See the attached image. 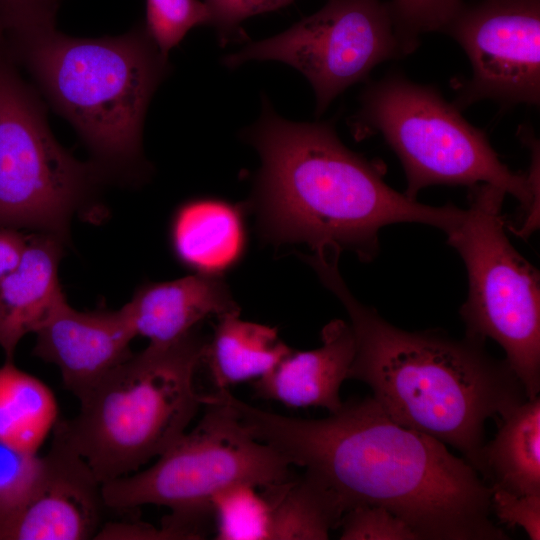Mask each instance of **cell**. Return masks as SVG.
<instances>
[{
	"label": "cell",
	"instance_id": "6da1fadb",
	"mask_svg": "<svg viewBox=\"0 0 540 540\" xmlns=\"http://www.w3.org/2000/svg\"><path fill=\"white\" fill-rule=\"evenodd\" d=\"M224 393L249 432L331 491L344 514L381 506L424 540H505L490 519L491 487L427 434L394 422L373 397L324 419L260 410Z\"/></svg>",
	"mask_w": 540,
	"mask_h": 540
},
{
	"label": "cell",
	"instance_id": "7a4b0ae2",
	"mask_svg": "<svg viewBox=\"0 0 540 540\" xmlns=\"http://www.w3.org/2000/svg\"><path fill=\"white\" fill-rule=\"evenodd\" d=\"M262 108L242 137L261 158L245 206L264 242L346 250L370 262L387 225L421 223L447 234L460 222L464 209L422 204L387 185L383 165L346 147L332 123L286 120L267 98Z\"/></svg>",
	"mask_w": 540,
	"mask_h": 540
},
{
	"label": "cell",
	"instance_id": "3957f363",
	"mask_svg": "<svg viewBox=\"0 0 540 540\" xmlns=\"http://www.w3.org/2000/svg\"><path fill=\"white\" fill-rule=\"evenodd\" d=\"M301 257L350 318L355 355L348 379L367 384L394 422L451 445L476 469L485 421L528 399L506 359L493 357L486 340L475 336L400 329L355 298L339 272L338 255Z\"/></svg>",
	"mask_w": 540,
	"mask_h": 540
},
{
	"label": "cell",
	"instance_id": "277c9868",
	"mask_svg": "<svg viewBox=\"0 0 540 540\" xmlns=\"http://www.w3.org/2000/svg\"><path fill=\"white\" fill-rule=\"evenodd\" d=\"M0 41L107 175L141 163L146 111L170 69L144 25L101 38L72 37L50 27Z\"/></svg>",
	"mask_w": 540,
	"mask_h": 540
},
{
	"label": "cell",
	"instance_id": "5b68a950",
	"mask_svg": "<svg viewBox=\"0 0 540 540\" xmlns=\"http://www.w3.org/2000/svg\"><path fill=\"white\" fill-rule=\"evenodd\" d=\"M207 338L197 328L167 345L132 353L57 421L53 438L75 451L103 484L128 476L182 436L202 395L194 375Z\"/></svg>",
	"mask_w": 540,
	"mask_h": 540
},
{
	"label": "cell",
	"instance_id": "8992f818",
	"mask_svg": "<svg viewBox=\"0 0 540 540\" xmlns=\"http://www.w3.org/2000/svg\"><path fill=\"white\" fill-rule=\"evenodd\" d=\"M349 125L357 140L374 134L384 138L402 164L407 180L404 194L409 199L416 200L431 185L490 184L520 202L526 219L518 234L536 228L539 149L530 148L527 173L510 170L486 133L469 123L434 86L390 72L364 88Z\"/></svg>",
	"mask_w": 540,
	"mask_h": 540
},
{
	"label": "cell",
	"instance_id": "52a82bcc",
	"mask_svg": "<svg viewBox=\"0 0 540 540\" xmlns=\"http://www.w3.org/2000/svg\"><path fill=\"white\" fill-rule=\"evenodd\" d=\"M204 414L157 461L141 472L102 484L107 508L159 505L170 516L205 535L212 499L240 483L263 488L290 477V463L257 440L217 392L202 395Z\"/></svg>",
	"mask_w": 540,
	"mask_h": 540
},
{
	"label": "cell",
	"instance_id": "ba28073f",
	"mask_svg": "<svg viewBox=\"0 0 540 540\" xmlns=\"http://www.w3.org/2000/svg\"><path fill=\"white\" fill-rule=\"evenodd\" d=\"M505 195L490 184L470 187L468 207L446 235L468 274L459 311L465 334L496 341L532 399L540 391V279L506 235Z\"/></svg>",
	"mask_w": 540,
	"mask_h": 540
},
{
	"label": "cell",
	"instance_id": "9c48e42d",
	"mask_svg": "<svg viewBox=\"0 0 540 540\" xmlns=\"http://www.w3.org/2000/svg\"><path fill=\"white\" fill-rule=\"evenodd\" d=\"M105 176L56 141L43 102L0 42V227L65 242L73 215Z\"/></svg>",
	"mask_w": 540,
	"mask_h": 540
},
{
	"label": "cell",
	"instance_id": "30bf717a",
	"mask_svg": "<svg viewBox=\"0 0 540 540\" xmlns=\"http://www.w3.org/2000/svg\"><path fill=\"white\" fill-rule=\"evenodd\" d=\"M404 56L388 2L327 0L287 30L226 55L223 64L236 68L251 60H270L295 68L312 86L316 113L321 114L376 66Z\"/></svg>",
	"mask_w": 540,
	"mask_h": 540
},
{
	"label": "cell",
	"instance_id": "8fae6325",
	"mask_svg": "<svg viewBox=\"0 0 540 540\" xmlns=\"http://www.w3.org/2000/svg\"><path fill=\"white\" fill-rule=\"evenodd\" d=\"M444 33L465 52L469 78L453 84L463 110L483 100L504 108L540 102V0L464 4Z\"/></svg>",
	"mask_w": 540,
	"mask_h": 540
},
{
	"label": "cell",
	"instance_id": "7c38bea8",
	"mask_svg": "<svg viewBox=\"0 0 540 540\" xmlns=\"http://www.w3.org/2000/svg\"><path fill=\"white\" fill-rule=\"evenodd\" d=\"M107 508L102 484L70 447L53 438L27 499L0 518V540L95 538Z\"/></svg>",
	"mask_w": 540,
	"mask_h": 540
},
{
	"label": "cell",
	"instance_id": "4fadbf2b",
	"mask_svg": "<svg viewBox=\"0 0 540 540\" xmlns=\"http://www.w3.org/2000/svg\"><path fill=\"white\" fill-rule=\"evenodd\" d=\"M35 334L33 354L58 367L79 401L132 354L136 337L123 307L81 312L65 297Z\"/></svg>",
	"mask_w": 540,
	"mask_h": 540
},
{
	"label": "cell",
	"instance_id": "5bb4252c",
	"mask_svg": "<svg viewBox=\"0 0 540 540\" xmlns=\"http://www.w3.org/2000/svg\"><path fill=\"white\" fill-rule=\"evenodd\" d=\"M321 346L308 351H291L265 376L254 382L257 397L289 407H322L330 413L343 402L340 387L355 355V338L350 324L336 319L321 331Z\"/></svg>",
	"mask_w": 540,
	"mask_h": 540
},
{
	"label": "cell",
	"instance_id": "9a60e30c",
	"mask_svg": "<svg viewBox=\"0 0 540 540\" xmlns=\"http://www.w3.org/2000/svg\"><path fill=\"white\" fill-rule=\"evenodd\" d=\"M136 336L167 345L209 316L240 310L222 277L193 274L141 285L123 306Z\"/></svg>",
	"mask_w": 540,
	"mask_h": 540
},
{
	"label": "cell",
	"instance_id": "2e32d148",
	"mask_svg": "<svg viewBox=\"0 0 540 540\" xmlns=\"http://www.w3.org/2000/svg\"><path fill=\"white\" fill-rule=\"evenodd\" d=\"M64 241L37 232L27 236L18 264L0 278V347L13 360L17 345L35 333L65 297L58 280Z\"/></svg>",
	"mask_w": 540,
	"mask_h": 540
},
{
	"label": "cell",
	"instance_id": "e0dca14e",
	"mask_svg": "<svg viewBox=\"0 0 540 540\" xmlns=\"http://www.w3.org/2000/svg\"><path fill=\"white\" fill-rule=\"evenodd\" d=\"M245 204L216 197H196L175 210L169 241L175 259L194 274L223 277L247 249Z\"/></svg>",
	"mask_w": 540,
	"mask_h": 540
},
{
	"label": "cell",
	"instance_id": "ac0fdd59",
	"mask_svg": "<svg viewBox=\"0 0 540 540\" xmlns=\"http://www.w3.org/2000/svg\"><path fill=\"white\" fill-rule=\"evenodd\" d=\"M291 351L276 327L244 321L236 310L217 316L202 363L207 365L216 387L228 389L265 376Z\"/></svg>",
	"mask_w": 540,
	"mask_h": 540
},
{
	"label": "cell",
	"instance_id": "d6986e66",
	"mask_svg": "<svg viewBox=\"0 0 540 540\" xmlns=\"http://www.w3.org/2000/svg\"><path fill=\"white\" fill-rule=\"evenodd\" d=\"M495 438L484 444L477 473L518 495L540 494V398L527 399L505 416Z\"/></svg>",
	"mask_w": 540,
	"mask_h": 540
},
{
	"label": "cell",
	"instance_id": "ffe728a7",
	"mask_svg": "<svg viewBox=\"0 0 540 540\" xmlns=\"http://www.w3.org/2000/svg\"><path fill=\"white\" fill-rule=\"evenodd\" d=\"M270 512L269 540H324L344 511L331 491L308 474L263 487Z\"/></svg>",
	"mask_w": 540,
	"mask_h": 540
},
{
	"label": "cell",
	"instance_id": "44dd1931",
	"mask_svg": "<svg viewBox=\"0 0 540 540\" xmlns=\"http://www.w3.org/2000/svg\"><path fill=\"white\" fill-rule=\"evenodd\" d=\"M53 392L37 377L19 369L13 360L0 366V442L38 453L57 423Z\"/></svg>",
	"mask_w": 540,
	"mask_h": 540
},
{
	"label": "cell",
	"instance_id": "7402d4cb",
	"mask_svg": "<svg viewBox=\"0 0 540 540\" xmlns=\"http://www.w3.org/2000/svg\"><path fill=\"white\" fill-rule=\"evenodd\" d=\"M255 486L232 485L212 499L216 539L269 540L270 512Z\"/></svg>",
	"mask_w": 540,
	"mask_h": 540
},
{
	"label": "cell",
	"instance_id": "603a6c76",
	"mask_svg": "<svg viewBox=\"0 0 540 540\" xmlns=\"http://www.w3.org/2000/svg\"><path fill=\"white\" fill-rule=\"evenodd\" d=\"M464 4V0H390L391 17L405 54L416 50L421 35L444 32Z\"/></svg>",
	"mask_w": 540,
	"mask_h": 540
},
{
	"label": "cell",
	"instance_id": "cb8c5ba5",
	"mask_svg": "<svg viewBox=\"0 0 540 540\" xmlns=\"http://www.w3.org/2000/svg\"><path fill=\"white\" fill-rule=\"evenodd\" d=\"M210 21L209 9L200 0H146L144 26L165 56L189 30Z\"/></svg>",
	"mask_w": 540,
	"mask_h": 540
},
{
	"label": "cell",
	"instance_id": "d4e9b609",
	"mask_svg": "<svg viewBox=\"0 0 540 540\" xmlns=\"http://www.w3.org/2000/svg\"><path fill=\"white\" fill-rule=\"evenodd\" d=\"M43 468V456L0 442V518L31 494Z\"/></svg>",
	"mask_w": 540,
	"mask_h": 540
},
{
	"label": "cell",
	"instance_id": "484cf974",
	"mask_svg": "<svg viewBox=\"0 0 540 540\" xmlns=\"http://www.w3.org/2000/svg\"><path fill=\"white\" fill-rule=\"evenodd\" d=\"M342 540H420L402 519L381 506H357L348 510L340 525Z\"/></svg>",
	"mask_w": 540,
	"mask_h": 540
},
{
	"label": "cell",
	"instance_id": "4316f807",
	"mask_svg": "<svg viewBox=\"0 0 540 540\" xmlns=\"http://www.w3.org/2000/svg\"><path fill=\"white\" fill-rule=\"evenodd\" d=\"M293 0H205L214 26L222 44L243 38L241 23L258 14L271 12L287 6Z\"/></svg>",
	"mask_w": 540,
	"mask_h": 540
},
{
	"label": "cell",
	"instance_id": "83f0119b",
	"mask_svg": "<svg viewBox=\"0 0 540 540\" xmlns=\"http://www.w3.org/2000/svg\"><path fill=\"white\" fill-rule=\"evenodd\" d=\"M61 0H0V38L55 26Z\"/></svg>",
	"mask_w": 540,
	"mask_h": 540
},
{
	"label": "cell",
	"instance_id": "f1b7e54d",
	"mask_svg": "<svg viewBox=\"0 0 540 540\" xmlns=\"http://www.w3.org/2000/svg\"><path fill=\"white\" fill-rule=\"evenodd\" d=\"M491 487V512L509 527L520 526L531 540L540 539V494L518 495Z\"/></svg>",
	"mask_w": 540,
	"mask_h": 540
},
{
	"label": "cell",
	"instance_id": "f546056e",
	"mask_svg": "<svg viewBox=\"0 0 540 540\" xmlns=\"http://www.w3.org/2000/svg\"><path fill=\"white\" fill-rule=\"evenodd\" d=\"M27 236L13 228L0 227V278L19 262Z\"/></svg>",
	"mask_w": 540,
	"mask_h": 540
}]
</instances>
